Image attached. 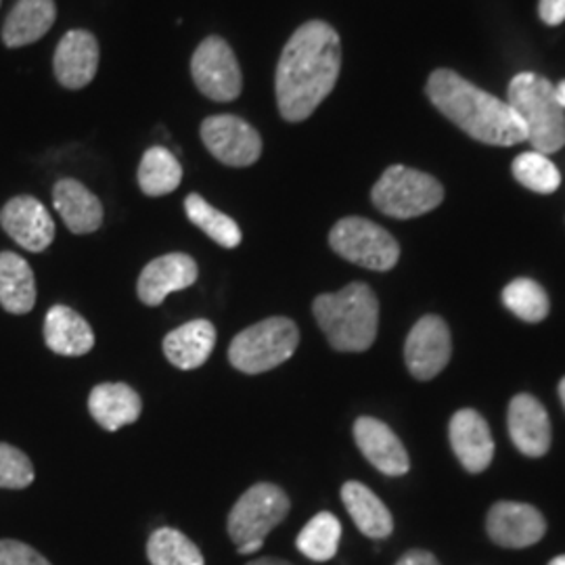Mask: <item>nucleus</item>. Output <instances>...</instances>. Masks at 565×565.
Segmentation results:
<instances>
[{
  "instance_id": "f257e3e1",
  "label": "nucleus",
  "mask_w": 565,
  "mask_h": 565,
  "mask_svg": "<svg viewBox=\"0 0 565 565\" xmlns=\"http://www.w3.org/2000/svg\"><path fill=\"white\" fill-rule=\"evenodd\" d=\"M342 72V41L327 21H308L285 44L275 72L277 107L285 121L308 120L331 95Z\"/></svg>"
},
{
  "instance_id": "f03ea898",
  "label": "nucleus",
  "mask_w": 565,
  "mask_h": 565,
  "mask_svg": "<svg viewBox=\"0 0 565 565\" xmlns=\"http://www.w3.org/2000/svg\"><path fill=\"white\" fill-rule=\"evenodd\" d=\"M425 90L434 107L476 141L501 147L527 141L525 126L509 103L488 95L450 70H436Z\"/></svg>"
},
{
  "instance_id": "7ed1b4c3",
  "label": "nucleus",
  "mask_w": 565,
  "mask_h": 565,
  "mask_svg": "<svg viewBox=\"0 0 565 565\" xmlns=\"http://www.w3.org/2000/svg\"><path fill=\"white\" fill-rule=\"evenodd\" d=\"M315 319L338 352L369 350L380 329V302L366 282H350L338 294H323L312 303Z\"/></svg>"
},
{
  "instance_id": "20e7f679",
  "label": "nucleus",
  "mask_w": 565,
  "mask_h": 565,
  "mask_svg": "<svg viewBox=\"0 0 565 565\" xmlns=\"http://www.w3.org/2000/svg\"><path fill=\"white\" fill-rule=\"evenodd\" d=\"M509 107L518 114L527 132V142L539 153H555L565 145V109L551 82L524 72L509 84Z\"/></svg>"
},
{
  "instance_id": "39448f33",
  "label": "nucleus",
  "mask_w": 565,
  "mask_h": 565,
  "mask_svg": "<svg viewBox=\"0 0 565 565\" xmlns=\"http://www.w3.org/2000/svg\"><path fill=\"white\" fill-rule=\"evenodd\" d=\"M298 324L287 317H270L243 329L231 342L228 361L242 373L260 375L287 363L298 350Z\"/></svg>"
},
{
  "instance_id": "423d86ee",
  "label": "nucleus",
  "mask_w": 565,
  "mask_h": 565,
  "mask_svg": "<svg viewBox=\"0 0 565 565\" xmlns=\"http://www.w3.org/2000/svg\"><path fill=\"white\" fill-rule=\"evenodd\" d=\"M371 200L385 216L408 221L436 210L445 200V186L431 174L396 163L375 182Z\"/></svg>"
},
{
  "instance_id": "0eeeda50",
  "label": "nucleus",
  "mask_w": 565,
  "mask_h": 565,
  "mask_svg": "<svg viewBox=\"0 0 565 565\" xmlns=\"http://www.w3.org/2000/svg\"><path fill=\"white\" fill-rule=\"evenodd\" d=\"M331 249L348 263L369 270H392L401 260V245L384 226L361 216H348L329 233Z\"/></svg>"
},
{
  "instance_id": "6e6552de",
  "label": "nucleus",
  "mask_w": 565,
  "mask_h": 565,
  "mask_svg": "<svg viewBox=\"0 0 565 565\" xmlns=\"http://www.w3.org/2000/svg\"><path fill=\"white\" fill-rule=\"evenodd\" d=\"M289 497L282 492L279 486L263 484L252 486L247 492H243L242 499L235 503L226 520V530L231 541L237 546L260 543L268 532H273L282 520L289 515Z\"/></svg>"
},
{
  "instance_id": "1a4fd4ad",
  "label": "nucleus",
  "mask_w": 565,
  "mask_h": 565,
  "mask_svg": "<svg viewBox=\"0 0 565 565\" xmlns=\"http://www.w3.org/2000/svg\"><path fill=\"white\" fill-rule=\"evenodd\" d=\"M191 76L203 97L212 102H235L243 90L242 67L231 44L221 36H207L191 57Z\"/></svg>"
},
{
  "instance_id": "9d476101",
  "label": "nucleus",
  "mask_w": 565,
  "mask_h": 565,
  "mask_svg": "<svg viewBox=\"0 0 565 565\" xmlns=\"http://www.w3.org/2000/svg\"><path fill=\"white\" fill-rule=\"evenodd\" d=\"M203 145L205 149L224 166L247 168L263 156L260 132L239 116L218 114L202 121Z\"/></svg>"
},
{
  "instance_id": "9b49d317",
  "label": "nucleus",
  "mask_w": 565,
  "mask_h": 565,
  "mask_svg": "<svg viewBox=\"0 0 565 565\" xmlns=\"http://www.w3.org/2000/svg\"><path fill=\"white\" fill-rule=\"evenodd\" d=\"M452 342L448 324L436 317L427 315L419 319L411 329L406 343H404V361L415 380H434L445 371L450 361Z\"/></svg>"
},
{
  "instance_id": "f8f14e48",
  "label": "nucleus",
  "mask_w": 565,
  "mask_h": 565,
  "mask_svg": "<svg viewBox=\"0 0 565 565\" xmlns=\"http://www.w3.org/2000/svg\"><path fill=\"white\" fill-rule=\"evenodd\" d=\"M0 226L4 233L32 254L44 252L55 239V223L49 210L32 195H20L0 210Z\"/></svg>"
},
{
  "instance_id": "ddd939ff",
  "label": "nucleus",
  "mask_w": 565,
  "mask_h": 565,
  "mask_svg": "<svg viewBox=\"0 0 565 565\" xmlns=\"http://www.w3.org/2000/svg\"><path fill=\"white\" fill-rule=\"evenodd\" d=\"M486 530L494 545L525 548L545 536L546 522L536 507L501 501L488 511Z\"/></svg>"
},
{
  "instance_id": "4468645a",
  "label": "nucleus",
  "mask_w": 565,
  "mask_h": 565,
  "mask_svg": "<svg viewBox=\"0 0 565 565\" xmlns=\"http://www.w3.org/2000/svg\"><path fill=\"white\" fill-rule=\"evenodd\" d=\"M99 70V42L88 30H70L61 39L55 57L53 72L63 88L81 90L95 81Z\"/></svg>"
},
{
  "instance_id": "2eb2a0df",
  "label": "nucleus",
  "mask_w": 565,
  "mask_h": 565,
  "mask_svg": "<svg viewBox=\"0 0 565 565\" xmlns=\"http://www.w3.org/2000/svg\"><path fill=\"white\" fill-rule=\"evenodd\" d=\"M198 263L189 254H166L142 268L137 282L139 300L147 306H160L163 300L174 294L191 287L198 281Z\"/></svg>"
},
{
  "instance_id": "dca6fc26",
  "label": "nucleus",
  "mask_w": 565,
  "mask_h": 565,
  "mask_svg": "<svg viewBox=\"0 0 565 565\" xmlns=\"http://www.w3.org/2000/svg\"><path fill=\"white\" fill-rule=\"evenodd\" d=\"M354 440L361 448L364 459L377 471L392 478H398L408 471V452L401 438L384 422L373 417H359L354 424Z\"/></svg>"
},
{
  "instance_id": "f3484780",
  "label": "nucleus",
  "mask_w": 565,
  "mask_h": 565,
  "mask_svg": "<svg viewBox=\"0 0 565 565\" xmlns=\"http://www.w3.org/2000/svg\"><path fill=\"white\" fill-rule=\"evenodd\" d=\"M450 446L469 473H482L492 463L494 440L484 417L473 411L463 408L455 413L448 427Z\"/></svg>"
},
{
  "instance_id": "a211bd4d",
  "label": "nucleus",
  "mask_w": 565,
  "mask_h": 565,
  "mask_svg": "<svg viewBox=\"0 0 565 565\" xmlns=\"http://www.w3.org/2000/svg\"><path fill=\"white\" fill-rule=\"evenodd\" d=\"M509 436L525 457H543L551 448V422L545 406L530 394H518L509 404Z\"/></svg>"
},
{
  "instance_id": "6ab92c4d",
  "label": "nucleus",
  "mask_w": 565,
  "mask_h": 565,
  "mask_svg": "<svg viewBox=\"0 0 565 565\" xmlns=\"http://www.w3.org/2000/svg\"><path fill=\"white\" fill-rule=\"evenodd\" d=\"M53 203L65 226L74 235H88L99 231L103 224V203L76 179H61L53 186Z\"/></svg>"
},
{
  "instance_id": "aec40b11",
  "label": "nucleus",
  "mask_w": 565,
  "mask_h": 565,
  "mask_svg": "<svg viewBox=\"0 0 565 565\" xmlns=\"http://www.w3.org/2000/svg\"><path fill=\"white\" fill-rule=\"evenodd\" d=\"M44 342L61 356H84L95 348V333L76 310L57 303L46 312Z\"/></svg>"
},
{
  "instance_id": "412c9836",
  "label": "nucleus",
  "mask_w": 565,
  "mask_h": 565,
  "mask_svg": "<svg viewBox=\"0 0 565 565\" xmlns=\"http://www.w3.org/2000/svg\"><path fill=\"white\" fill-rule=\"evenodd\" d=\"M57 20L55 0H18L2 23L7 49H21L41 41Z\"/></svg>"
},
{
  "instance_id": "4be33fe9",
  "label": "nucleus",
  "mask_w": 565,
  "mask_h": 565,
  "mask_svg": "<svg viewBox=\"0 0 565 565\" xmlns=\"http://www.w3.org/2000/svg\"><path fill=\"white\" fill-rule=\"evenodd\" d=\"M216 345V329L205 319H195L177 327L163 340V354L181 371L200 369Z\"/></svg>"
},
{
  "instance_id": "5701e85b",
  "label": "nucleus",
  "mask_w": 565,
  "mask_h": 565,
  "mask_svg": "<svg viewBox=\"0 0 565 565\" xmlns=\"http://www.w3.org/2000/svg\"><path fill=\"white\" fill-rule=\"evenodd\" d=\"M93 419L107 431L132 425L142 413L141 396L126 384H99L88 396Z\"/></svg>"
},
{
  "instance_id": "b1692460",
  "label": "nucleus",
  "mask_w": 565,
  "mask_h": 565,
  "mask_svg": "<svg viewBox=\"0 0 565 565\" xmlns=\"http://www.w3.org/2000/svg\"><path fill=\"white\" fill-rule=\"evenodd\" d=\"M342 501L352 522L373 541L387 539L394 532V518L384 501L361 482H345L342 486Z\"/></svg>"
},
{
  "instance_id": "393cba45",
  "label": "nucleus",
  "mask_w": 565,
  "mask_h": 565,
  "mask_svg": "<svg viewBox=\"0 0 565 565\" xmlns=\"http://www.w3.org/2000/svg\"><path fill=\"white\" fill-rule=\"evenodd\" d=\"M36 303V279L30 264L13 252H0V306L11 315H28Z\"/></svg>"
},
{
  "instance_id": "a878e982",
  "label": "nucleus",
  "mask_w": 565,
  "mask_h": 565,
  "mask_svg": "<svg viewBox=\"0 0 565 565\" xmlns=\"http://www.w3.org/2000/svg\"><path fill=\"white\" fill-rule=\"evenodd\" d=\"M182 168L177 156L166 147H151L145 151L139 166V186L149 198H162L179 189Z\"/></svg>"
},
{
  "instance_id": "bb28decb",
  "label": "nucleus",
  "mask_w": 565,
  "mask_h": 565,
  "mask_svg": "<svg viewBox=\"0 0 565 565\" xmlns=\"http://www.w3.org/2000/svg\"><path fill=\"white\" fill-rule=\"evenodd\" d=\"M184 212H186V218L198 228H202L212 242L223 245L226 249H235L242 243L239 224L235 223L231 216L223 214L221 210H216L212 203L205 202L202 195L191 193L184 200Z\"/></svg>"
},
{
  "instance_id": "cd10ccee",
  "label": "nucleus",
  "mask_w": 565,
  "mask_h": 565,
  "mask_svg": "<svg viewBox=\"0 0 565 565\" xmlns=\"http://www.w3.org/2000/svg\"><path fill=\"white\" fill-rule=\"evenodd\" d=\"M340 541H342L340 520L329 511H321L303 525L302 532L296 539V546L303 557L312 562H329L335 557Z\"/></svg>"
},
{
  "instance_id": "c85d7f7f",
  "label": "nucleus",
  "mask_w": 565,
  "mask_h": 565,
  "mask_svg": "<svg viewBox=\"0 0 565 565\" xmlns=\"http://www.w3.org/2000/svg\"><path fill=\"white\" fill-rule=\"evenodd\" d=\"M151 565H205L200 546L174 527H160L147 543Z\"/></svg>"
},
{
  "instance_id": "c756f323",
  "label": "nucleus",
  "mask_w": 565,
  "mask_h": 565,
  "mask_svg": "<svg viewBox=\"0 0 565 565\" xmlns=\"http://www.w3.org/2000/svg\"><path fill=\"white\" fill-rule=\"evenodd\" d=\"M503 303L525 323H541L548 317L551 303L545 289L532 279H515L503 289Z\"/></svg>"
},
{
  "instance_id": "7c9ffc66",
  "label": "nucleus",
  "mask_w": 565,
  "mask_h": 565,
  "mask_svg": "<svg viewBox=\"0 0 565 565\" xmlns=\"http://www.w3.org/2000/svg\"><path fill=\"white\" fill-rule=\"evenodd\" d=\"M511 170L515 181L522 182L525 189L534 193L548 195V193H555L562 184V174L557 166L539 151H525L522 156H518L513 160Z\"/></svg>"
},
{
  "instance_id": "2f4dec72",
  "label": "nucleus",
  "mask_w": 565,
  "mask_h": 565,
  "mask_svg": "<svg viewBox=\"0 0 565 565\" xmlns=\"http://www.w3.org/2000/svg\"><path fill=\"white\" fill-rule=\"evenodd\" d=\"M34 482V465L15 446L0 443V488L21 490Z\"/></svg>"
},
{
  "instance_id": "473e14b6",
  "label": "nucleus",
  "mask_w": 565,
  "mask_h": 565,
  "mask_svg": "<svg viewBox=\"0 0 565 565\" xmlns=\"http://www.w3.org/2000/svg\"><path fill=\"white\" fill-rule=\"evenodd\" d=\"M0 565H53L36 548L20 541H0Z\"/></svg>"
},
{
  "instance_id": "72a5a7b5",
  "label": "nucleus",
  "mask_w": 565,
  "mask_h": 565,
  "mask_svg": "<svg viewBox=\"0 0 565 565\" xmlns=\"http://www.w3.org/2000/svg\"><path fill=\"white\" fill-rule=\"evenodd\" d=\"M541 20L548 25L565 21V0H541Z\"/></svg>"
},
{
  "instance_id": "f704fd0d",
  "label": "nucleus",
  "mask_w": 565,
  "mask_h": 565,
  "mask_svg": "<svg viewBox=\"0 0 565 565\" xmlns=\"http://www.w3.org/2000/svg\"><path fill=\"white\" fill-rule=\"evenodd\" d=\"M394 565H440V562L429 551L413 548V551L404 553L403 557Z\"/></svg>"
},
{
  "instance_id": "c9c22d12",
  "label": "nucleus",
  "mask_w": 565,
  "mask_h": 565,
  "mask_svg": "<svg viewBox=\"0 0 565 565\" xmlns=\"http://www.w3.org/2000/svg\"><path fill=\"white\" fill-rule=\"evenodd\" d=\"M247 565H291L289 562H282V559H275V557H260V559H254Z\"/></svg>"
},
{
  "instance_id": "e433bc0d",
  "label": "nucleus",
  "mask_w": 565,
  "mask_h": 565,
  "mask_svg": "<svg viewBox=\"0 0 565 565\" xmlns=\"http://www.w3.org/2000/svg\"><path fill=\"white\" fill-rule=\"evenodd\" d=\"M555 93H557V99H559V105L565 109V81L559 82L557 86H555Z\"/></svg>"
},
{
  "instance_id": "4c0bfd02",
  "label": "nucleus",
  "mask_w": 565,
  "mask_h": 565,
  "mask_svg": "<svg viewBox=\"0 0 565 565\" xmlns=\"http://www.w3.org/2000/svg\"><path fill=\"white\" fill-rule=\"evenodd\" d=\"M559 398H562V403H564L565 408V377L559 382Z\"/></svg>"
},
{
  "instance_id": "58836bf2",
  "label": "nucleus",
  "mask_w": 565,
  "mask_h": 565,
  "mask_svg": "<svg viewBox=\"0 0 565 565\" xmlns=\"http://www.w3.org/2000/svg\"><path fill=\"white\" fill-rule=\"evenodd\" d=\"M548 565H565V555H557Z\"/></svg>"
}]
</instances>
